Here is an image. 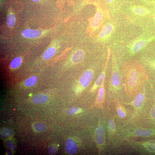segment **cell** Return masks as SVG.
<instances>
[{"mask_svg": "<svg viewBox=\"0 0 155 155\" xmlns=\"http://www.w3.org/2000/svg\"><path fill=\"white\" fill-rule=\"evenodd\" d=\"M122 71L125 78V92L128 96L134 98L148 79L145 70L138 62L130 61L124 64Z\"/></svg>", "mask_w": 155, "mask_h": 155, "instance_id": "cell-1", "label": "cell"}, {"mask_svg": "<svg viewBox=\"0 0 155 155\" xmlns=\"http://www.w3.org/2000/svg\"><path fill=\"white\" fill-rule=\"evenodd\" d=\"M119 140L124 141L133 138L146 137L155 135V131L142 127L119 129Z\"/></svg>", "mask_w": 155, "mask_h": 155, "instance_id": "cell-2", "label": "cell"}, {"mask_svg": "<svg viewBox=\"0 0 155 155\" xmlns=\"http://www.w3.org/2000/svg\"><path fill=\"white\" fill-rule=\"evenodd\" d=\"M112 59V72L109 87L113 92L117 93L122 88V80L119 65L115 58L113 57Z\"/></svg>", "mask_w": 155, "mask_h": 155, "instance_id": "cell-3", "label": "cell"}, {"mask_svg": "<svg viewBox=\"0 0 155 155\" xmlns=\"http://www.w3.org/2000/svg\"><path fill=\"white\" fill-rule=\"evenodd\" d=\"M93 70H86L73 85V88L75 93L78 94L81 93L90 84L94 78Z\"/></svg>", "mask_w": 155, "mask_h": 155, "instance_id": "cell-4", "label": "cell"}, {"mask_svg": "<svg viewBox=\"0 0 155 155\" xmlns=\"http://www.w3.org/2000/svg\"><path fill=\"white\" fill-rule=\"evenodd\" d=\"M146 96L144 88H142L141 91L134 97L131 101L124 103L126 105L131 106L134 111L133 115L131 119L137 116L138 114L142 109L145 101Z\"/></svg>", "mask_w": 155, "mask_h": 155, "instance_id": "cell-5", "label": "cell"}, {"mask_svg": "<svg viewBox=\"0 0 155 155\" xmlns=\"http://www.w3.org/2000/svg\"><path fill=\"white\" fill-rule=\"evenodd\" d=\"M127 143L134 149L144 150L150 152H155V140H151L146 141H137L132 139L124 140Z\"/></svg>", "mask_w": 155, "mask_h": 155, "instance_id": "cell-6", "label": "cell"}, {"mask_svg": "<svg viewBox=\"0 0 155 155\" xmlns=\"http://www.w3.org/2000/svg\"><path fill=\"white\" fill-rule=\"evenodd\" d=\"M114 103L117 115L119 119L123 120L131 119L133 112L126 108L118 99H115Z\"/></svg>", "mask_w": 155, "mask_h": 155, "instance_id": "cell-7", "label": "cell"}, {"mask_svg": "<svg viewBox=\"0 0 155 155\" xmlns=\"http://www.w3.org/2000/svg\"><path fill=\"white\" fill-rule=\"evenodd\" d=\"M154 39L155 36H154L148 38L140 39L134 41L129 46L131 53L134 54L137 53Z\"/></svg>", "mask_w": 155, "mask_h": 155, "instance_id": "cell-8", "label": "cell"}, {"mask_svg": "<svg viewBox=\"0 0 155 155\" xmlns=\"http://www.w3.org/2000/svg\"><path fill=\"white\" fill-rule=\"evenodd\" d=\"M110 51L108 50L106 62L103 66L102 70L90 90V91L93 92L100 86L103 82H104L106 68L109 59Z\"/></svg>", "mask_w": 155, "mask_h": 155, "instance_id": "cell-9", "label": "cell"}, {"mask_svg": "<svg viewBox=\"0 0 155 155\" xmlns=\"http://www.w3.org/2000/svg\"><path fill=\"white\" fill-rule=\"evenodd\" d=\"M95 140L100 151L103 148L105 142V134L103 126L100 124L95 132Z\"/></svg>", "mask_w": 155, "mask_h": 155, "instance_id": "cell-10", "label": "cell"}, {"mask_svg": "<svg viewBox=\"0 0 155 155\" xmlns=\"http://www.w3.org/2000/svg\"><path fill=\"white\" fill-rule=\"evenodd\" d=\"M103 82L99 88L98 93L94 103L96 106L103 108L104 103L105 91Z\"/></svg>", "mask_w": 155, "mask_h": 155, "instance_id": "cell-11", "label": "cell"}, {"mask_svg": "<svg viewBox=\"0 0 155 155\" xmlns=\"http://www.w3.org/2000/svg\"><path fill=\"white\" fill-rule=\"evenodd\" d=\"M65 148L67 153L73 154L77 152L78 147L75 141L72 139L69 138L67 139L65 141Z\"/></svg>", "mask_w": 155, "mask_h": 155, "instance_id": "cell-12", "label": "cell"}, {"mask_svg": "<svg viewBox=\"0 0 155 155\" xmlns=\"http://www.w3.org/2000/svg\"><path fill=\"white\" fill-rule=\"evenodd\" d=\"M132 10L135 14L140 16H150L153 13L150 9L140 6H133L132 8Z\"/></svg>", "mask_w": 155, "mask_h": 155, "instance_id": "cell-13", "label": "cell"}, {"mask_svg": "<svg viewBox=\"0 0 155 155\" xmlns=\"http://www.w3.org/2000/svg\"><path fill=\"white\" fill-rule=\"evenodd\" d=\"M22 34L26 38H35L40 36L41 35V32L38 30L28 29L23 30Z\"/></svg>", "mask_w": 155, "mask_h": 155, "instance_id": "cell-14", "label": "cell"}, {"mask_svg": "<svg viewBox=\"0 0 155 155\" xmlns=\"http://www.w3.org/2000/svg\"><path fill=\"white\" fill-rule=\"evenodd\" d=\"M84 55V51L81 50L76 51L72 55L70 59V64L75 65L79 63L83 58Z\"/></svg>", "mask_w": 155, "mask_h": 155, "instance_id": "cell-15", "label": "cell"}, {"mask_svg": "<svg viewBox=\"0 0 155 155\" xmlns=\"http://www.w3.org/2000/svg\"><path fill=\"white\" fill-rule=\"evenodd\" d=\"M103 17L102 12L98 11L92 18L91 22V26L94 28L98 27L102 22Z\"/></svg>", "mask_w": 155, "mask_h": 155, "instance_id": "cell-16", "label": "cell"}, {"mask_svg": "<svg viewBox=\"0 0 155 155\" xmlns=\"http://www.w3.org/2000/svg\"><path fill=\"white\" fill-rule=\"evenodd\" d=\"M113 29V26L112 24H106L100 31L99 35V37L101 38H105L111 33Z\"/></svg>", "mask_w": 155, "mask_h": 155, "instance_id": "cell-17", "label": "cell"}, {"mask_svg": "<svg viewBox=\"0 0 155 155\" xmlns=\"http://www.w3.org/2000/svg\"><path fill=\"white\" fill-rule=\"evenodd\" d=\"M107 126L109 134L112 136L115 135L117 132L115 117L110 118L108 120Z\"/></svg>", "mask_w": 155, "mask_h": 155, "instance_id": "cell-18", "label": "cell"}, {"mask_svg": "<svg viewBox=\"0 0 155 155\" xmlns=\"http://www.w3.org/2000/svg\"><path fill=\"white\" fill-rule=\"evenodd\" d=\"M48 96L45 94H40L35 95L32 98V102L36 104H40L46 102Z\"/></svg>", "mask_w": 155, "mask_h": 155, "instance_id": "cell-19", "label": "cell"}, {"mask_svg": "<svg viewBox=\"0 0 155 155\" xmlns=\"http://www.w3.org/2000/svg\"><path fill=\"white\" fill-rule=\"evenodd\" d=\"M56 51V49L54 47L49 48L44 53L43 55V58L46 60L50 59L55 55Z\"/></svg>", "mask_w": 155, "mask_h": 155, "instance_id": "cell-20", "label": "cell"}, {"mask_svg": "<svg viewBox=\"0 0 155 155\" xmlns=\"http://www.w3.org/2000/svg\"><path fill=\"white\" fill-rule=\"evenodd\" d=\"M37 80L36 77L33 76L27 79L24 82V84L26 86L31 87L35 84Z\"/></svg>", "mask_w": 155, "mask_h": 155, "instance_id": "cell-21", "label": "cell"}, {"mask_svg": "<svg viewBox=\"0 0 155 155\" xmlns=\"http://www.w3.org/2000/svg\"><path fill=\"white\" fill-rule=\"evenodd\" d=\"M8 25L10 27H12L15 25L16 23V18L14 15L12 13L9 14L7 19Z\"/></svg>", "mask_w": 155, "mask_h": 155, "instance_id": "cell-22", "label": "cell"}, {"mask_svg": "<svg viewBox=\"0 0 155 155\" xmlns=\"http://www.w3.org/2000/svg\"><path fill=\"white\" fill-rule=\"evenodd\" d=\"M22 62L21 58L19 57L14 59L10 63V66L12 68H16L20 66Z\"/></svg>", "mask_w": 155, "mask_h": 155, "instance_id": "cell-23", "label": "cell"}, {"mask_svg": "<svg viewBox=\"0 0 155 155\" xmlns=\"http://www.w3.org/2000/svg\"><path fill=\"white\" fill-rule=\"evenodd\" d=\"M34 128L36 131L39 132L45 131L47 129L46 125L42 123L35 124L34 125Z\"/></svg>", "mask_w": 155, "mask_h": 155, "instance_id": "cell-24", "label": "cell"}, {"mask_svg": "<svg viewBox=\"0 0 155 155\" xmlns=\"http://www.w3.org/2000/svg\"><path fill=\"white\" fill-rule=\"evenodd\" d=\"M82 111L81 109L77 107H73L69 108L67 111L66 113L69 115H71L79 113Z\"/></svg>", "mask_w": 155, "mask_h": 155, "instance_id": "cell-25", "label": "cell"}, {"mask_svg": "<svg viewBox=\"0 0 155 155\" xmlns=\"http://www.w3.org/2000/svg\"><path fill=\"white\" fill-rule=\"evenodd\" d=\"M12 134V132L9 129H2L1 130V136L4 138L10 136Z\"/></svg>", "mask_w": 155, "mask_h": 155, "instance_id": "cell-26", "label": "cell"}, {"mask_svg": "<svg viewBox=\"0 0 155 155\" xmlns=\"http://www.w3.org/2000/svg\"><path fill=\"white\" fill-rule=\"evenodd\" d=\"M56 151V148L53 145L50 146L48 148V152L50 154H54Z\"/></svg>", "mask_w": 155, "mask_h": 155, "instance_id": "cell-27", "label": "cell"}, {"mask_svg": "<svg viewBox=\"0 0 155 155\" xmlns=\"http://www.w3.org/2000/svg\"><path fill=\"white\" fill-rule=\"evenodd\" d=\"M146 61L149 65L155 69V61L146 60Z\"/></svg>", "mask_w": 155, "mask_h": 155, "instance_id": "cell-28", "label": "cell"}, {"mask_svg": "<svg viewBox=\"0 0 155 155\" xmlns=\"http://www.w3.org/2000/svg\"><path fill=\"white\" fill-rule=\"evenodd\" d=\"M150 114L152 118L155 119V106L152 107L151 109Z\"/></svg>", "mask_w": 155, "mask_h": 155, "instance_id": "cell-29", "label": "cell"}, {"mask_svg": "<svg viewBox=\"0 0 155 155\" xmlns=\"http://www.w3.org/2000/svg\"><path fill=\"white\" fill-rule=\"evenodd\" d=\"M114 0H105V1L108 3H111Z\"/></svg>", "mask_w": 155, "mask_h": 155, "instance_id": "cell-30", "label": "cell"}, {"mask_svg": "<svg viewBox=\"0 0 155 155\" xmlns=\"http://www.w3.org/2000/svg\"><path fill=\"white\" fill-rule=\"evenodd\" d=\"M153 14H154V15H153V16L154 17V20L155 21V11L153 13Z\"/></svg>", "mask_w": 155, "mask_h": 155, "instance_id": "cell-31", "label": "cell"}, {"mask_svg": "<svg viewBox=\"0 0 155 155\" xmlns=\"http://www.w3.org/2000/svg\"><path fill=\"white\" fill-rule=\"evenodd\" d=\"M33 1H35V2H37L39 0H32Z\"/></svg>", "mask_w": 155, "mask_h": 155, "instance_id": "cell-32", "label": "cell"}]
</instances>
